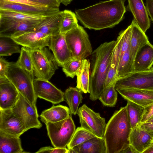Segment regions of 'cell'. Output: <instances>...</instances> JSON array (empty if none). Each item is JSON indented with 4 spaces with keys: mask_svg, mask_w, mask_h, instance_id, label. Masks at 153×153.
<instances>
[{
    "mask_svg": "<svg viewBox=\"0 0 153 153\" xmlns=\"http://www.w3.org/2000/svg\"><path fill=\"white\" fill-rule=\"evenodd\" d=\"M125 0L101 1L84 8L76 10V17L86 28L100 30L112 28L124 18Z\"/></svg>",
    "mask_w": 153,
    "mask_h": 153,
    "instance_id": "obj_1",
    "label": "cell"
},
{
    "mask_svg": "<svg viewBox=\"0 0 153 153\" xmlns=\"http://www.w3.org/2000/svg\"><path fill=\"white\" fill-rule=\"evenodd\" d=\"M116 40L105 42L93 51L90 56L89 99H99L105 88L106 77L111 64Z\"/></svg>",
    "mask_w": 153,
    "mask_h": 153,
    "instance_id": "obj_2",
    "label": "cell"
},
{
    "mask_svg": "<svg viewBox=\"0 0 153 153\" xmlns=\"http://www.w3.org/2000/svg\"><path fill=\"white\" fill-rule=\"evenodd\" d=\"M131 129L126 106L115 111L106 124L103 136L107 153H120L128 147Z\"/></svg>",
    "mask_w": 153,
    "mask_h": 153,
    "instance_id": "obj_3",
    "label": "cell"
},
{
    "mask_svg": "<svg viewBox=\"0 0 153 153\" xmlns=\"http://www.w3.org/2000/svg\"><path fill=\"white\" fill-rule=\"evenodd\" d=\"M7 78L19 92L38 112L33 81L34 78L16 62H10L6 73Z\"/></svg>",
    "mask_w": 153,
    "mask_h": 153,
    "instance_id": "obj_4",
    "label": "cell"
},
{
    "mask_svg": "<svg viewBox=\"0 0 153 153\" xmlns=\"http://www.w3.org/2000/svg\"><path fill=\"white\" fill-rule=\"evenodd\" d=\"M27 48L32 60L34 76L37 78L49 80L59 66L53 53L46 47Z\"/></svg>",
    "mask_w": 153,
    "mask_h": 153,
    "instance_id": "obj_5",
    "label": "cell"
},
{
    "mask_svg": "<svg viewBox=\"0 0 153 153\" xmlns=\"http://www.w3.org/2000/svg\"><path fill=\"white\" fill-rule=\"evenodd\" d=\"M71 114L61 121L45 124L48 135L54 147L65 148L70 141L76 129Z\"/></svg>",
    "mask_w": 153,
    "mask_h": 153,
    "instance_id": "obj_6",
    "label": "cell"
},
{
    "mask_svg": "<svg viewBox=\"0 0 153 153\" xmlns=\"http://www.w3.org/2000/svg\"><path fill=\"white\" fill-rule=\"evenodd\" d=\"M65 35L73 57L83 60L91 55L92 47L89 36L83 27L79 25Z\"/></svg>",
    "mask_w": 153,
    "mask_h": 153,
    "instance_id": "obj_7",
    "label": "cell"
},
{
    "mask_svg": "<svg viewBox=\"0 0 153 153\" xmlns=\"http://www.w3.org/2000/svg\"><path fill=\"white\" fill-rule=\"evenodd\" d=\"M115 88L153 90V66L148 69L134 70L117 80Z\"/></svg>",
    "mask_w": 153,
    "mask_h": 153,
    "instance_id": "obj_8",
    "label": "cell"
},
{
    "mask_svg": "<svg viewBox=\"0 0 153 153\" xmlns=\"http://www.w3.org/2000/svg\"><path fill=\"white\" fill-rule=\"evenodd\" d=\"M77 114L81 127L96 136L103 137L106 123L105 119L101 117L99 113L94 112L84 104L79 108Z\"/></svg>",
    "mask_w": 153,
    "mask_h": 153,
    "instance_id": "obj_9",
    "label": "cell"
},
{
    "mask_svg": "<svg viewBox=\"0 0 153 153\" xmlns=\"http://www.w3.org/2000/svg\"><path fill=\"white\" fill-rule=\"evenodd\" d=\"M12 109L22 120L26 131L32 128L39 129L42 127V125L38 119V113L20 93L18 100Z\"/></svg>",
    "mask_w": 153,
    "mask_h": 153,
    "instance_id": "obj_10",
    "label": "cell"
},
{
    "mask_svg": "<svg viewBox=\"0 0 153 153\" xmlns=\"http://www.w3.org/2000/svg\"><path fill=\"white\" fill-rule=\"evenodd\" d=\"M51 35L34 30L17 33L11 37L22 46L31 49L48 47Z\"/></svg>",
    "mask_w": 153,
    "mask_h": 153,
    "instance_id": "obj_11",
    "label": "cell"
},
{
    "mask_svg": "<svg viewBox=\"0 0 153 153\" xmlns=\"http://www.w3.org/2000/svg\"><path fill=\"white\" fill-rule=\"evenodd\" d=\"M33 85L36 97L57 104L65 100L64 92L55 86L48 80L36 78Z\"/></svg>",
    "mask_w": 153,
    "mask_h": 153,
    "instance_id": "obj_12",
    "label": "cell"
},
{
    "mask_svg": "<svg viewBox=\"0 0 153 153\" xmlns=\"http://www.w3.org/2000/svg\"><path fill=\"white\" fill-rule=\"evenodd\" d=\"M0 130L19 137L26 132L22 120L12 109L0 110Z\"/></svg>",
    "mask_w": 153,
    "mask_h": 153,
    "instance_id": "obj_13",
    "label": "cell"
},
{
    "mask_svg": "<svg viewBox=\"0 0 153 153\" xmlns=\"http://www.w3.org/2000/svg\"><path fill=\"white\" fill-rule=\"evenodd\" d=\"M48 47L52 52L59 66L62 67L73 57L64 34L59 33L51 35Z\"/></svg>",
    "mask_w": 153,
    "mask_h": 153,
    "instance_id": "obj_14",
    "label": "cell"
},
{
    "mask_svg": "<svg viewBox=\"0 0 153 153\" xmlns=\"http://www.w3.org/2000/svg\"><path fill=\"white\" fill-rule=\"evenodd\" d=\"M41 22H27L0 17V36L11 37L19 32L34 30Z\"/></svg>",
    "mask_w": 153,
    "mask_h": 153,
    "instance_id": "obj_15",
    "label": "cell"
},
{
    "mask_svg": "<svg viewBox=\"0 0 153 153\" xmlns=\"http://www.w3.org/2000/svg\"><path fill=\"white\" fill-rule=\"evenodd\" d=\"M0 9H7L33 15L50 16L60 11L59 8L38 7L0 0Z\"/></svg>",
    "mask_w": 153,
    "mask_h": 153,
    "instance_id": "obj_16",
    "label": "cell"
},
{
    "mask_svg": "<svg viewBox=\"0 0 153 153\" xmlns=\"http://www.w3.org/2000/svg\"><path fill=\"white\" fill-rule=\"evenodd\" d=\"M127 101L145 108L153 102V90L137 88H115Z\"/></svg>",
    "mask_w": 153,
    "mask_h": 153,
    "instance_id": "obj_17",
    "label": "cell"
},
{
    "mask_svg": "<svg viewBox=\"0 0 153 153\" xmlns=\"http://www.w3.org/2000/svg\"><path fill=\"white\" fill-rule=\"evenodd\" d=\"M152 140L139 123L131 129L129 137V146L133 153H143L152 144Z\"/></svg>",
    "mask_w": 153,
    "mask_h": 153,
    "instance_id": "obj_18",
    "label": "cell"
},
{
    "mask_svg": "<svg viewBox=\"0 0 153 153\" xmlns=\"http://www.w3.org/2000/svg\"><path fill=\"white\" fill-rule=\"evenodd\" d=\"M127 10L132 13L134 20L145 33L150 26V20L143 0H128Z\"/></svg>",
    "mask_w": 153,
    "mask_h": 153,
    "instance_id": "obj_19",
    "label": "cell"
},
{
    "mask_svg": "<svg viewBox=\"0 0 153 153\" xmlns=\"http://www.w3.org/2000/svg\"><path fill=\"white\" fill-rule=\"evenodd\" d=\"M68 149V153H107L103 137L96 136Z\"/></svg>",
    "mask_w": 153,
    "mask_h": 153,
    "instance_id": "obj_20",
    "label": "cell"
},
{
    "mask_svg": "<svg viewBox=\"0 0 153 153\" xmlns=\"http://www.w3.org/2000/svg\"><path fill=\"white\" fill-rule=\"evenodd\" d=\"M19 94L9 81L0 84V110L12 109L18 100Z\"/></svg>",
    "mask_w": 153,
    "mask_h": 153,
    "instance_id": "obj_21",
    "label": "cell"
},
{
    "mask_svg": "<svg viewBox=\"0 0 153 153\" xmlns=\"http://www.w3.org/2000/svg\"><path fill=\"white\" fill-rule=\"evenodd\" d=\"M131 25V34L130 49L132 57L134 61L138 51L143 46L150 42L145 33L140 28L134 19L132 20Z\"/></svg>",
    "mask_w": 153,
    "mask_h": 153,
    "instance_id": "obj_22",
    "label": "cell"
},
{
    "mask_svg": "<svg viewBox=\"0 0 153 153\" xmlns=\"http://www.w3.org/2000/svg\"><path fill=\"white\" fill-rule=\"evenodd\" d=\"M71 114L69 108L62 105H53L45 110L39 115L41 121L45 124L48 122L54 123L64 120Z\"/></svg>",
    "mask_w": 153,
    "mask_h": 153,
    "instance_id": "obj_23",
    "label": "cell"
},
{
    "mask_svg": "<svg viewBox=\"0 0 153 153\" xmlns=\"http://www.w3.org/2000/svg\"><path fill=\"white\" fill-rule=\"evenodd\" d=\"M19 137L11 135L0 130V153H22Z\"/></svg>",
    "mask_w": 153,
    "mask_h": 153,
    "instance_id": "obj_24",
    "label": "cell"
},
{
    "mask_svg": "<svg viewBox=\"0 0 153 153\" xmlns=\"http://www.w3.org/2000/svg\"><path fill=\"white\" fill-rule=\"evenodd\" d=\"M153 65V45L149 42L137 52L134 62L135 70L150 69Z\"/></svg>",
    "mask_w": 153,
    "mask_h": 153,
    "instance_id": "obj_25",
    "label": "cell"
},
{
    "mask_svg": "<svg viewBox=\"0 0 153 153\" xmlns=\"http://www.w3.org/2000/svg\"><path fill=\"white\" fill-rule=\"evenodd\" d=\"M123 34L121 31L119 33L116 41V44L113 51L109 70L105 83V88L117 81V68L120 56Z\"/></svg>",
    "mask_w": 153,
    "mask_h": 153,
    "instance_id": "obj_26",
    "label": "cell"
},
{
    "mask_svg": "<svg viewBox=\"0 0 153 153\" xmlns=\"http://www.w3.org/2000/svg\"><path fill=\"white\" fill-rule=\"evenodd\" d=\"M61 18L60 11L42 21L34 30L51 35L58 33Z\"/></svg>",
    "mask_w": 153,
    "mask_h": 153,
    "instance_id": "obj_27",
    "label": "cell"
},
{
    "mask_svg": "<svg viewBox=\"0 0 153 153\" xmlns=\"http://www.w3.org/2000/svg\"><path fill=\"white\" fill-rule=\"evenodd\" d=\"M90 63L89 60H82L81 66L76 73V87L82 92H89Z\"/></svg>",
    "mask_w": 153,
    "mask_h": 153,
    "instance_id": "obj_28",
    "label": "cell"
},
{
    "mask_svg": "<svg viewBox=\"0 0 153 153\" xmlns=\"http://www.w3.org/2000/svg\"><path fill=\"white\" fill-rule=\"evenodd\" d=\"M82 93L76 87H70L64 92L65 100L68 105L71 114H77L79 105L82 103Z\"/></svg>",
    "mask_w": 153,
    "mask_h": 153,
    "instance_id": "obj_29",
    "label": "cell"
},
{
    "mask_svg": "<svg viewBox=\"0 0 153 153\" xmlns=\"http://www.w3.org/2000/svg\"><path fill=\"white\" fill-rule=\"evenodd\" d=\"M49 16H50L35 15L13 10L0 9V17L25 22H41Z\"/></svg>",
    "mask_w": 153,
    "mask_h": 153,
    "instance_id": "obj_30",
    "label": "cell"
},
{
    "mask_svg": "<svg viewBox=\"0 0 153 153\" xmlns=\"http://www.w3.org/2000/svg\"><path fill=\"white\" fill-rule=\"evenodd\" d=\"M134 62L129 47L124 53L119 62L117 71V81L135 70Z\"/></svg>",
    "mask_w": 153,
    "mask_h": 153,
    "instance_id": "obj_31",
    "label": "cell"
},
{
    "mask_svg": "<svg viewBox=\"0 0 153 153\" xmlns=\"http://www.w3.org/2000/svg\"><path fill=\"white\" fill-rule=\"evenodd\" d=\"M60 14L61 18L59 28L60 33L65 35L79 25L76 14L71 11L65 10L60 11Z\"/></svg>",
    "mask_w": 153,
    "mask_h": 153,
    "instance_id": "obj_32",
    "label": "cell"
},
{
    "mask_svg": "<svg viewBox=\"0 0 153 153\" xmlns=\"http://www.w3.org/2000/svg\"><path fill=\"white\" fill-rule=\"evenodd\" d=\"M19 45L11 37L0 36V56H10L21 52Z\"/></svg>",
    "mask_w": 153,
    "mask_h": 153,
    "instance_id": "obj_33",
    "label": "cell"
},
{
    "mask_svg": "<svg viewBox=\"0 0 153 153\" xmlns=\"http://www.w3.org/2000/svg\"><path fill=\"white\" fill-rule=\"evenodd\" d=\"M127 101L126 106L132 129L141 123L144 108L132 102Z\"/></svg>",
    "mask_w": 153,
    "mask_h": 153,
    "instance_id": "obj_34",
    "label": "cell"
},
{
    "mask_svg": "<svg viewBox=\"0 0 153 153\" xmlns=\"http://www.w3.org/2000/svg\"><path fill=\"white\" fill-rule=\"evenodd\" d=\"M115 82L106 87L99 98L102 104L110 107L115 106L117 98V91L115 88Z\"/></svg>",
    "mask_w": 153,
    "mask_h": 153,
    "instance_id": "obj_35",
    "label": "cell"
},
{
    "mask_svg": "<svg viewBox=\"0 0 153 153\" xmlns=\"http://www.w3.org/2000/svg\"><path fill=\"white\" fill-rule=\"evenodd\" d=\"M95 136L94 134L86 129L81 127H78L76 129L67 147L68 149H72Z\"/></svg>",
    "mask_w": 153,
    "mask_h": 153,
    "instance_id": "obj_36",
    "label": "cell"
},
{
    "mask_svg": "<svg viewBox=\"0 0 153 153\" xmlns=\"http://www.w3.org/2000/svg\"><path fill=\"white\" fill-rule=\"evenodd\" d=\"M21 49L20 55L16 63L34 78L33 65L29 52L26 47L22 46Z\"/></svg>",
    "mask_w": 153,
    "mask_h": 153,
    "instance_id": "obj_37",
    "label": "cell"
},
{
    "mask_svg": "<svg viewBox=\"0 0 153 153\" xmlns=\"http://www.w3.org/2000/svg\"><path fill=\"white\" fill-rule=\"evenodd\" d=\"M82 60L72 57L62 67V70L66 77L73 78L80 68Z\"/></svg>",
    "mask_w": 153,
    "mask_h": 153,
    "instance_id": "obj_38",
    "label": "cell"
},
{
    "mask_svg": "<svg viewBox=\"0 0 153 153\" xmlns=\"http://www.w3.org/2000/svg\"><path fill=\"white\" fill-rule=\"evenodd\" d=\"M121 31L123 36L120 61L124 53L130 47L131 34V25L128 26L126 29Z\"/></svg>",
    "mask_w": 153,
    "mask_h": 153,
    "instance_id": "obj_39",
    "label": "cell"
},
{
    "mask_svg": "<svg viewBox=\"0 0 153 153\" xmlns=\"http://www.w3.org/2000/svg\"><path fill=\"white\" fill-rule=\"evenodd\" d=\"M69 149L68 148H53L51 146H45L40 148L35 152L38 153H68Z\"/></svg>",
    "mask_w": 153,
    "mask_h": 153,
    "instance_id": "obj_40",
    "label": "cell"
},
{
    "mask_svg": "<svg viewBox=\"0 0 153 153\" xmlns=\"http://www.w3.org/2000/svg\"><path fill=\"white\" fill-rule=\"evenodd\" d=\"M10 62L6 60L3 57L0 58V79H7L6 73Z\"/></svg>",
    "mask_w": 153,
    "mask_h": 153,
    "instance_id": "obj_41",
    "label": "cell"
},
{
    "mask_svg": "<svg viewBox=\"0 0 153 153\" xmlns=\"http://www.w3.org/2000/svg\"><path fill=\"white\" fill-rule=\"evenodd\" d=\"M11 2L21 4L28 5L38 7H48L45 5L40 3L33 1L30 0H5Z\"/></svg>",
    "mask_w": 153,
    "mask_h": 153,
    "instance_id": "obj_42",
    "label": "cell"
},
{
    "mask_svg": "<svg viewBox=\"0 0 153 153\" xmlns=\"http://www.w3.org/2000/svg\"><path fill=\"white\" fill-rule=\"evenodd\" d=\"M153 115V102L144 108L140 123L146 122Z\"/></svg>",
    "mask_w": 153,
    "mask_h": 153,
    "instance_id": "obj_43",
    "label": "cell"
},
{
    "mask_svg": "<svg viewBox=\"0 0 153 153\" xmlns=\"http://www.w3.org/2000/svg\"><path fill=\"white\" fill-rule=\"evenodd\" d=\"M35 2L39 3L52 8H58L61 2L58 0H30Z\"/></svg>",
    "mask_w": 153,
    "mask_h": 153,
    "instance_id": "obj_44",
    "label": "cell"
},
{
    "mask_svg": "<svg viewBox=\"0 0 153 153\" xmlns=\"http://www.w3.org/2000/svg\"><path fill=\"white\" fill-rule=\"evenodd\" d=\"M141 127L146 131L153 139V123L145 122L140 123Z\"/></svg>",
    "mask_w": 153,
    "mask_h": 153,
    "instance_id": "obj_45",
    "label": "cell"
},
{
    "mask_svg": "<svg viewBox=\"0 0 153 153\" xmlns=\"http://www.w3.org/2000/svg\"><path fill=\"white\" fill-rule=\"evenodd\" d=\"M146 7L148 15L153 22V0H146Z\"/></svg>",
    "mask_w": 153,
    "mask_h": 153,
    "instance_id": "obj_46",
    "label": "cell"
},
{
    "mask_svg": "<svg viewBox=\"0 0 153 153\" xmlns=\"http://www.w3.org/2000/svg\"><path fill=\"white\" fill-rule=\"evenodd\" d=\"M143 153H153V142Z\"/></svg>",
    "mask_w": 153,
    "mask_h": 153,
    "instance_id": "obj_47",
    "label": "cell"
},
{
    "mask_svg": "<svg viewBox=\"0 0 153 153\" xmlns=\"http://www.w3.org/2000/svg\"><path fill=\"white\" fill-rule=\"evenodd\" d=\"M133 153L132 151L130 146H129L128 147L122 151L120 153Z\"/></svg>",
    "mask_w": 153,
    "mask_h": 153,
    "instance_id": "obj_48",
    "label": "cell"
},
{
    "mask_svg": "<svg viewBox=\"0 0 153 153\" xmlns=\"http://www.w3.org/2000/svg\"><path fill=\"white\" fill-rule=\"evenodd\" d=\"M61 3L64 5L67 6L71 3L73 0H58Z\"/></svg>",
    "mask_w": 153,
    "mask_h": 153,
    "instance_id": "obj_49",
    "label": "cell"
},
{
    "mask_svg": "<svg viewBox=\"0 0 153 153\" xmlns=\"http://www.w3.org/2000/svg\"><path fill=\"white\" fill-rule=\"evenodd\" d=\"M150 123H153V115L149 118L146 122Z\"/></svg>",
    "mask_w": 153,
    "mask_h": 153,
    "instance_id": "obj_50",
    "label": "cell"
},
{
    "mask_svg": "<svg viewBox=\"0 0 153 153\" xmlns=\"http://www.w3.org/2000/svg\"><path fill=\"white\" fill-rule=\"evenodd\" d=\"M152 142H153V139L152 140Z\"/></svg>",
    "mask_w": 153,
    "mask_h": 153,
    "instance_id": "obj_51",
    "label": "cell"
}]
</instances>
